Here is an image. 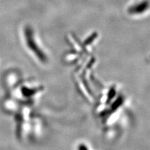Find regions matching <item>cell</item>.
Listing matches in <instances>:
<instances>
[{
	"instance_id": "obj_1",
	"label": "cell",
	"mask_w": 150,
	"mask_h": 150,
	"mask_svg": "<svg viewBox=\"0 0 150 150\" xmlns=\"http://www.w3.org/2000/svg\"><path fill=\"white\" fill-rule=\"evenodd\" d=\"M148 8V3L147 1H143L139 3L137 5L133 6L128 9L129 14H139L143 13Z\"/></svg>"
}]
</instances>
